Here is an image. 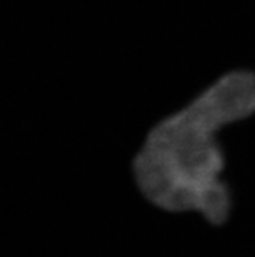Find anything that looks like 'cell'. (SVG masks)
Masks as SVG:
<instances>
[{
    "mask_svg": "<svg viewBox=\"0 0 255 257\" xmlns=\"http://www.w3.org/2000/svg\"><path fill=\"white\" fill-rule=\"evenodd\" d=\"M255 111V73L232 72L181 110L154 123L138 146L131 169L141 194L171 212H197L220 226L232 196L222 181L224 153L217 131Z\"/></svg>",
    "mask_w": 255,
    "mask_h": 257,
    "instance_id": "6da1fadb",
    "label": "cell"
}]
</instances>
